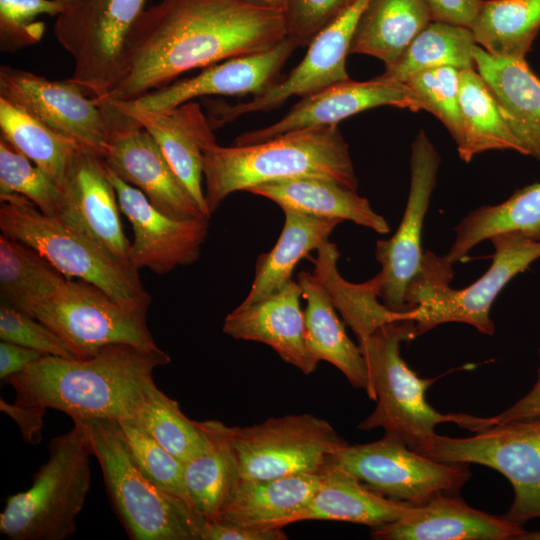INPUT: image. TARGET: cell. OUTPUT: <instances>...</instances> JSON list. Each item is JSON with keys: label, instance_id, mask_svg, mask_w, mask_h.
<instances>
[{"label": "cell", "instance_id": "obj_1", "mask_svg": "<svg viewBox=\"0 0 540 540\" xmlns=\"http://www.w3.org/2000/svg\"><path fill=\"white\" fill-rule=\"evenodd\" d=\"M286 37L279 10L242 0H161L138 17L120 78L96 102L132 101L185 72L265 52Z\"/></svg>", "mask_w": 540, "mask_h": 540}, {"label": "cell", "instance_id": "obj_2", "mask_svg": "<svg viewBox=\"0 0 540 540\" xmlns=\"http://www.w3.org/2000/svg\"><path fill=\"white\" fill-rule=\"evenodd\" d=\"M170 361L160 348L112 344L83 359L46 355L4 383L16 391L17 406L42 412L56 409L74 422H118L136 417L156 387L153 371Z\"/></svg>", "mask_w": 540, "mask_h": 540}, {"label": "cell", "instance_id": "obj_3", "mask_svg": "<svg viewBox=\"0 0 540 540\" xmlns=\"http://www.w3.org/2000/svg\"><path fill=\"white\" fill-rule=\"evenodd\" d=\"M299 177L328 179L357 190L349 148L337 125L248 145L224 147L216 142L203 154L204 195L211 215L234 192Z\"/></svg>", "mask_w": 540, "mask_h": 540}, {"label": "cell", "instance_id": "obj_4", "mask_svg": "<svg viewBox=\"0 0 540 540\" xmlns=\"http://www.w3.org/2000/svg\"><path fill=\"white\" fill-rule=\"evenodd\" d=\"M417 337L415 323L406 319L386 323L358 342L365 359L371 386L373 412L358 428H382L384 436L395 439L416 452L425 449L437 435L435 427L454 423L473 433L493 424L492 417L464 413H441L426 400V391L435 378H421L401 357V343Z\"/></svg>", "mask_w": 540, "mask_h": 540}, {"label": "cell", "instance_id": "obj_5", "mask_svg": "<svg viewBox=\"0 0 540 540\" xmlns=\"http://www.w3.org/2000/svg\"><path fill=\"white\" fill-rule=\"evenodd\" d=\"M489 240L494 247L490 268L463 289L449 285L452 264L434 253H424L422 268L405 295L417 336L449 322L471 325L485 335L494 334L491 306L509 281L540 258V241L520 231L498 233Z\"/></svg>", "mask_w": 540, "mask_h": 540}, {"label": "cell", "instance_id": "obj_6", "mask_svg": "<svg viewBox=\"0 0 540 540\" xmlns=\"http://www.w3.org/2000/svg\"><path fill=\"white\" fill-rule=\"evenodd\" d=\"M49 458L32 486L5 499L0 532L10 540H64L76 532L77 516L91 484L89 433L82 421L50 440Z\"/></svg>", "mask_w": 540, "mask_h": 540}, {"label": "cell", "instance_id": "obj_7", "mask_svg": "<svg viewBox=\"0 0 540 540\" xmlns=\"http://www.w3.org/2000/svg\"><path fill=\"white\" fill-rule=\"evenodd\" d=\"M93 456L111 504L132 540H202L206 521L179 497L153 483L133 457L117 421L88 419Z\"/></svg>", "mask_w": 540, "mask_h": 540}, {"label": "cell", "instance_id": "obj_8", "mask_svg": "<svg viewBox=\"0 0 540 540\" xmlns=\"http://www.w3.org/2000/svg\"><path fill=\"white\" fill-rule=\"evenodd\" d=\"M1 234L39 252L66 278L91 283L122 303L151 301L138 272L19 194L0 195Z\"/></svg>", "mask_w": 540, "mask_h": 540}, {"label": "cell", "instance_id": "obj_9", "mask_svg": "<svg viewBox=\"0 0 540 540\" xmlns=\"http://www.w3.org/2000/svg\"><path fill=\"white\" fill-rule=\"evenodd\" d=\"M150 301L122 303L86 281L66 278L29 314L60 336L78 359L112 344L159 349L147 325Z\"/></svg>", "mask_w": 540, "mask_h": 540}, {"label": "cell", "instance_id": "obj_10", "mask_svg": "<svg viewBox=\"0 0 540 540\" xmlns=\"http://www.w3.org/2000/svg\"><path fill=\"white\" fill-rule=\"evenodd\" d=\"M146 0H71L54 24L59 44L72 56V81L96 101L118 82L132 29Z\"/></svg>", "mask_w": 540, "mask_h": 540}, {"label": "cell", "instance_id": "obj_11", "mask_svg": "<svg viewBox=\"0 0 540 540\" xmlns=\"http://www.w3.org/2000/svg\"><path fill=\"white\" fill-rule=\"evenodd\" d=\"M419 453L443 463L498 471L514 490L504 517L522 525L540 517V417L493 424L470 437L436 435Z\"/></svg>", "mask_w": 540, "mask_h": 540}, {"label": "cell", "instance_id": "obj_12", "mask_svg": "<svg viewBox=\"0 0 540 540\" xmlns=\"http://www.w3.org/2000/svg\"><path fill=\"white\" fill-rule=\"evenodd\" d=\"M232 437L241 478L251 480L322 474L348 445L328 421L308 413L232 426Z\"/></svg>", "mask_w": 540, "mask_h": 540}, {"label": "cell", "instance_id": "obj_13", "mask_svg": "<svg viewBox=\"0 0 540 540\" xmlns=\"http://www.w3.org/2000/svg\"><path fill=\"white\" fill-rule=\"evenodd\" d=\"M389 499L422 505L440 494H457L471 473L466 464L443 463L384 436L346 445L330 460Z\"/></svg>", "mask_w": 540, "mask_h": 540}, {"label": "cell", "instance_id": "obj_14", "mask_svg": "<svg viewBox=\"0 0 540 540\" xmlns=\"http://www.w3.org/2000/svg\"><path fill=\"white\" fill-rule=\"evenodd\" d=\"M0 97L73 139L86 151L106 156L112 138L114 109L97 103L71 79L49 80L29 71L1 66Z\"/></svg>", "mask_w": 540, "mask_h": 540}, {"label": "cell", "instance_id": "obj_15", "mask_svg": "<svg viewBox=\"0 0 540 540\" xmlns=\"http://www.w3.org/2000/svg\"><path fill=\"white\" fill-rule=\"evenodd\" d=\"M439 163L437 151L421 131L412 144L411 185L402 220L394 235L378 240L375 248L381 265L375 276L379 298L392 311H407L406 291L422 268V229Z\"/></svg>", "mask_w": 540, "mask_h": 540}, {"label": "cell", "instance_id": "obj_16", "mask_svg": "<svg viewBox=\"0 0 540 540\" xmlns=\"http://www.w3.org/2000/svg\"><path fill=\"white\" fill-rule=\"evenodd\" d=\"M370 0H355L310 43L303 60L278 83L251 100L216 110L217 126L244 114L278 108L290 97H304L334 83L349 80L346 58L359 20Z\"/></svg>", "mask_w": 540, "mask_h": 540}, {"label": "cell", "instance_id": "obj_17", "mask_svg": "<svg viewBox=\"0 0 540 540\" xmlns=\"http://www.w3.org/2000/svg\"><path fill=\"white\" fill-rule=\"evenodd\" d=\"M109 175L120 211L133 229L134 238L129 250L133 270L138 272L148 268L156 274H166L198 260L207 237L209 218H171L158 211L139 189L110 170Z\"/></svg>", "mask_w": 540, "mask_h": 540}, {"label": "cell", "instance_id": "obj_18", "mask_svg": "<svg viewBox=\"0 0 540 540\" xmlns=\"http://www.w3.org/2000/svg\"><path fill=\"white\" fill-rule=\"evenodd\" d=\"M113 109L112 138L104 157L108 169L171 218H209L187 192L153 137L134 119Z\"/></svg>", "mask_w": 540, "mask_h": 540}, {"label": "cell", "instance_id": "obj_19", "mask_svg": "<svg viewBox=\"0 0 540 540\" xmlns=\"http://www.w3.org/2000/svg\"><path fill=\"white\" fill-rule=\"evenodd\" d=\"M379 106L414 112L424 110L422 102L406 83L394 82L381 75L369 81L349 79L301 97L281 119L242 133L234 145H248L298 130L337 125L345 118Z\"/></svg>", "mask_w": 540, "mask_h": 540}, {"label": "cell", "instance_id": "obj_20", "mask_svg": "<svg viewBox=\"0 0 540 540\" xmlns=\"http://www.w3.org/2000/svg\"><path fill=\"white\" fill-rule=\"evenodd\" d=\"M60 189L54 216L131 268V243L121 224L117 193L104 158L80 150L70 162Z\"/></svg>", "mask_w": 540, "mask_h": 540}, {"label": "cell", "instance_id": "obj_21", "mask_svg": "<svg viewBox=\"0 0 540 540\" xmlns=\"http://www.w3.org/2000/svg\"><path fill=\"white\" fill-rule=\"evenodd\" d=\"M297 47L299 45L293 39L286 37L265 52L224 60L205 67L194 77L173 81L132 101L118 103L165 111L201 96H255L275 83L283 65Z\"/></svg>", "mask_w": 540, "mask_h": 540}, {"label": "cell", "instance_id": "obj_22", "mask_svg": "<svg viewBox=\"0 0 540 540\" xmlns=\"http://www.w3.org/2000/svg\"><path fill=\"white\" fill-rule=\"evenodd\" d=\"M302 290L293 279L274 294L230 312L222 331L237 339L255 341L271 347L280 358L309 375L319 361L308 348Z\"/></svg>", "mask_w": 540, "mask_h": 540}, {"label": "cell", "instance_id": "obj_23", "mask_svg": "<svg viewBox=\"0 0 540 540\" xmlns=\"http://www.w3.org/2000/svg\"><path fill=\"white\" fill-rule=\"evenodd\" d=\"M110 105L134 119L153 137L187 192L210 218L202 185L203 154L216 139L200 105L190 101L165 111L139 109L124 103Z\"/></svg>", "mask_w": 540, "mask_h": 540}, {"label": "cell", "instance_id": "obj_24", "mask_svg": "<svg viewBox=\"0 0 540 540\" xmlns=\"http://www.w3.org/2000/svg\"><path fill=\"white\" fill-rule=\"evenodd\" d=\"M525 532L523 525L469 506L457 494H440L412 506L400 519L372 528L377 540H506Z\"/></svg>", "mask_w": 540, "mask_h": 540}, {"label": "cell", "instance_id": "obj_25", "mask_svg": "<svg viewBox=\"0 0 540 540\" xmlns=\"http://www.w3.org/2000/svg\"><path fill=\"white\" fill-rule=\"evenodd\" d=\"M477 72L493 94L518 153L540 160V78L525 58H499L475 45Z\"/></svg>", "mask_w": 540, "mask_h": 540}, {"label": "cell", "instance_id": "obj_26", "mask_svg": "<svg viewBox=\"0 0 540 540\" xmlns=\"http://www.w3.org/2000/svg\"><path fill=\"white\" fill-rule=\"evenodd\" d=\"M321 482L322 474H295L269 480L241 479L214 522L283 528L295 523Z\"/></svg>", "mask_w": 540, "mask_h": 540}, {"label": "cell", "instance_id": "obj_27", "mask_svg": "<svg viewBox=\"0 0 540 540\" xmlns=\"http://www.w3.org/2000/svg\"><path fill=\"white\" fill-rule=\"evenodd\" d=\"M247 192L273 201L282 210H294L325 219L348 220L379 234L390 231L385 218L375 212L357 190L332 180L299 177L256 185Z\"/></svg>", "mask_w": 540, "mask_h": 540}, {"label": "cell", "instance_id": "obj_28", "mask_svg": "<svg viewBox=\"0 0 540 540\" xmlns=\"http://www.w3.org/2000/svg\"><path fill=\"white\" fill-rule=\"evenodd\" d=\"M297 282L306 300L304 309L307 345L318 361H326L347 378L357 389L371 396V386L361 350L348 337L343 322L325 287L312 273L302 271Z\"/></svg>", "mask_w": 540, "mask_h": 540}, {"label": "cell", "instance_id": "obj_29", "mask_svg": "<svg viewBox=\"0 0 540 540\" xmlns=\"http://www.w3.org/2000/svg\"><path fill=\"white\" fill-rule=\"evenodd\" d=\"M412 506L378 494L351 474L329 464L322 473L320 487L295 522L342 521L372 529L400 519Z\"/></svg>", "mask_w": 540, "mask_h": 540}, {"label": "cell", "instance_id": "obj_30", "mask_svg": "<svg viewBox=\"0 0 540 540\" xmlns=\"http://www.w3.org/2000/svg\"><path fill=\"white\" fill-rule=\"evenodd\" d=\"M207 443L204 450L184 463L191 507L207 521H214L240 482L232 426L221 421L200 422Z\"/></svg>", "mask_w": 540, "mask_h": 540}, {"label": "cell", "instance_id": "obj_31", "mask_svg": "<svg viewBox=\"0 0 540 540\" xmlns=\"http://www.w3.org/2000/svg\"><path fill=\"white\" fill-rule=\"evenodd\" d=\"M283 212L281 234L274 247L259 256L253 282L241 305L251 304L279 291L292 280L298 262L327 242L330 234L342 222L289 209Z\"/></svg>", "mask_w": 540, "mask_h": 540}, {"label": "cell", "instance_id": "obj_32", "mask_svg": "<svg viewBox=\"0 0 540 540\" xmlns=\"http://www.w3.org/2000/svg\"><path fill=\"white\" fill-rule=\"evenodd\" d=\"M432 21L425 0H370L354 33L349 54H365L392 66Z\"/></svg>", "mask_w": 540, "mask_h": 540}, {"label": "cell", "instance_id": "obj_33", "mask_svg": "<svg viewBox=\"0 0 540 540\" xmlns=\"http://www.w3.org/2000/svg\"><path fill=\"white\" fill-rule=\"evenodd\" d=\"M339 257L336 245L325 242L317 249V256L312 258V274L325 287L336 310L352 329L358 342L367 339L386 323L410 319L408 310L392 311L379 301L375 277L360 284L346 281L337 269Z\"/></svg>", "mask_w": 540, "mask_h": 540}, {"label": "cell", "instance_id": "obj_34", "mask_svg": "<svg viewBox=\"0 0 540 540\" xmlns=\"http://www.w3.org/2000/svg\"><path fill=\"white\" fill-rule=\"evenodd\" d=\"M507 231L540 241V183L518 189L500 204L470 212L456 226L454 243L444 258L453 265L480 242Z\"/></svg>", "mask_w": 540, "mask_h": 540}, {"label": "cell", "instance_id": "obj_35", "mask_svg": "<svg viewBox=\"0 0 540 540\" xmlns=\"http://www.w3.org/2000/svg\"><path fill=\"white\" fill-rule=\"evenodd\" d=\"M459 102L462 137L457 145L460 158L470 162L490 150H513L518 145L499 106L476 69L460 71Z\"/></svg>", "mask_w": 540, "mask_h": 540}, {"label": "cell", "instance_id": "obj_36", "mask_svg": "<svg viewBox=\"0 0 540 540\" xmlns=\"http://www.w3.org/2000/svg\"><path fill=\"white\" fill-rule=\"evenodd\" d=\"M470 30L499 58H525L540 30V0H482Z\"/></svg>", "mask_w": 540, "mask_h": 540}, {"label": "cell", "instance_id": "obj_37", "mask_svg": "<svg viewBox=\"0 0 540 540\" xmlns=\"http://www.w3.org/2000/svg\"><path fill=\"white\" fill-rule=\"evenodd\" d=\"M1 137L61 186L73 157L83 147L14 103L0 97ZM86 151V150H85Z\"/></svg>", "mask_w": 540, "mask_h": 540}, {"label": "cell", "instance_id": "obj_38", "mask_svg": "<svg viewBox=\"0 0 540 540\" xmlns=\"http://www.w3.org/2000/svg\"><path fill=\"white\" fill-rule=\"evenodd\" d=\"M477 45L470 28L431 21L411 42L401 57L381 76L406 83L424 70L450 66L458 70L476 69L473 49Z\"/></svg>", "mask_w": 540, "mask_h": 540}, {"label": "cell", "instance_id": "obj_39", "mask_svg": "<svg viewBox=\"0 0 540 540\" xmlns=\"http://www.w3.org/2000/svg\"><path fill=\"white\" fill-rule=\"evenodd\" d=\"M66 277L25 243L0 235L1 302L29 312L50 296Z\"/></svg>", "mask_w": 540, "mask_h": 540}, {"label": "cell", "instance_id": "obj_40", "mask_svg": "<svg viewBox=\"0 0 540 540\" xmlns=\"http://www.w3.org/2000/svg\"><path fill=\"white\" fill-rule=\"evenodd\" d=\"M134 420L173 456L188 462L200 454L207 443L199 421L189 419L176 400L154 387Z\"/></svg>", "mask_w": 540, "mask_h": 540}, {"label": "cell", "instance_id": "obj_41", "mask_svg": "<svg viewBox=\"0 0 540 540\" xmlns=\"http://www.w3.org/2000/svg\"><path fill=\"white\" fill-rule=\"evenodd\" d=\"M19 194L44 214L54 216L61 189L41 168L0 136V195Z\"/></svg>", "mask_w": 540, "mask_h": 540}, {"label": "cell", "instance_id": "obj_42", "mask_svg": "<svg viewBox=\"0 0 540 540\" xmlns=\"http://www.w3.org/2000/svg\"><path fill=\"white\" fill-rule=\"evenodd\" d=\"M118 423L133 457L146 477L191 506L185 483L184 463L162 447L134 420H121Z\"/></svg>", "mask_w": 540, "mask_h": 540}, {"label": "cell", "instance_id": "obj_43", "mask_svg": "<svg viewBox=\"0 0 540 540\" xmlns=\"http://www.w3.org/2000/svg\"><path fill=\"white\" fill-rule=\"evenodd\" d=\"M406 84L418 96L424 110L435 115L458 144L462 137L460 70L450 66L424 70L412 76Z\"/></svg>", "mask_w": 540, "mask_h": 540}, {"label": "cell", "instance_id": "obj_44", "mask_svg": "<svg viewBox=\"0 0 540 540\" xmlns=\"http://www.w3.org/2000/svg\"><path fill=\"white\" fill-rule=\"evenodd\" d=\"M66 8L61 0H0V46L14 53L40 41L45 24L35 21L42 14L58 16Z\"/></svg>", "mask_w": 540, "mask_h": 540}, {"label": "cell", "instance_id": "obj_45", "mask_svg": "<svg viewBox=\"0 0 540 540\" xmlns=\"http://www.w3.org/2000/svg\"><path fill=\"white\" fill-rule=\"evenodd\" d=\"M0 339L37 350L45 355L77 358L68 344L47 325L5 302L0 304Z\"/></svg>", "mask_w": 540, "mask_h": 540}, {"label": "cell", "instance_id": "obj_46", "mask_svg": "<svg viewBox=\"0 0 540 540\" xmlns=\"http://www.w3.org/2000/svg\"><path fill=\"white\" fill-rule=\"evenodd\" d=\"M355 0H288L283 11L287 37L299 46L313 39Z\"/></svg>", "mask_w": 540, "mask_h": 540}, {"label": "cell", "instance_id": "obj_47", "mask_svg": "<svg viewBox=\"0 0 540 540\" xmlns=\"http://www.w3.org/2000/svg\"><path fill=\"white\" fill-rule=\"evenodd\" d=\"M282 528H253L206 521L202 540H284Z\"/></svg>", "mask_w": 540, "mask_h": 540}, {"label": "cell", "instance_id": "obj_48", "mask_svg": "<svg viewBox=\"0 0 540 540\" xmlns=\"http://www.w3.org/2000/svg\"><path fill=\"white\" fill-rule=\"evenodd\" d=\"M432 21L470 28L482 0H425Z\"/></svg>", "mask_w": 540, "mask_h": 540}, {"label": "cell", "instance_id": "obj_49", "mask_svg": "<svg viewBox=\"0 0 540 540\" xmlns=\"http://www.w3.org/2000/svg\"><path fill=\"white\" fill-rule=\"evenodd\" d=\"M45 354L8 341L0 342V379L6 380L10 376L22 372Z\"/></svg>", "mask_w": 540, "mask_h": 540}, {"label": "cell", "instance_id": "obj_50", "mask_svg": "<svg viewBox=\"0 0 540 540\" xmlns=\"http://www.w3.org/2000/svg\"><path fill=\"white\" fill-rule=\"evenodd\" d=\"M540 357V348H539ZM540 417V367L533 388L502 413L493 416L495 424Z\"/></svg>", "mask_w": 540, "mask_h": 540}, {"label": "cell", "instance_id": "obj_51", "mask_svg": "<svg viewBox=\"0 0 540 540\" xmlns=\"http://www.w3.org/2000/svg\"><path fill=\"white\" fill-rule=\"evenodd\" d=\"M0 405L1 410L13 417L18 423L26 442L32 444L39 442L45 412L20 407L15 404L10 405L3 399H1Z\"/></svg>", "mask_w": 540, "mask_h": 540}, {"label": "cell", "instance_id": "obj_52", "mask_svg": "<svg viewBox=\"0 0 540 540\" xmlns=\"http://www.w3.org/2000/svg\"><path fill=\"white\" fill-rule=\"evenodd\" d=\"M242 1L272 8V9L283 12L288 0H242Z\"/></svg>", "mask_w": 540, "mask_h": 540}, {"label": "cell", "instance_id": "obj_53", "mask_svg": "<svg viewBox=\"0 0 540 540\" xmlns=\"http://www.w3.org/2000/svg\"><path fill=\"white\" fill-rule=\"evenodd\" d=\"M518 540H540V531L539 532H524L520 535Z\"/></svg>", "mask_w": 540, "mask_h": 540}, {"label": "cell", "instance_id": "obj_54", "mask_svg": "<svg viewBox=\"0 0 540 540\" xmlns=\"http://www.w3.org/2000/svg\"><path fill=\"white\" fill-rule=\"evenodd\" d=\"M61 1H63V2L66 3V4H68V3L71 2V0H61Z\"/></svg>", "mask_w": 540, "mask_h": 540}]
</instances>
